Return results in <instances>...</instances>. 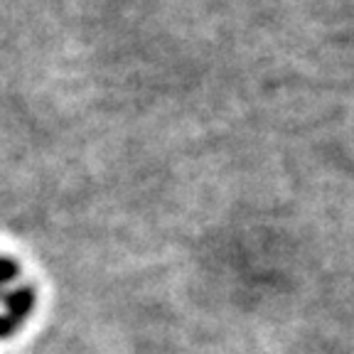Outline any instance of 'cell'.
Wrapping results in <instances>:
<instances>
[{"instance_id":"cell-1","label":"cell","mask_w":354,"mask_h":354,"mask_svg":"<svg viewBox=\"0 0 354 354\" xmlns=\"http://www.w3.org/2000/svg\"><path fill=\"white\" fill-rule=\"evenodd\" d=\"M0 298H3V305H6V313L17 325L28 320V315L35 308V290L30 286H20L15 290H10V293L0 295Z\"/></svg>"},{"instance_id":"cell-2","label":"cell","mask_w":354,"mask_h":354,"mask_svg":"<svg viewBox=\"0 0 354 354\" xmlns=\"http://www.w3.org/2000/svg\"><path fill=\"white\" fill-rule=\"evenodd\" d=\"M15 276H17V263H15V261L3 259V256H0V290H3V286H8V283H10Z\"/></svg>"},{"instance_id":"cell-3","label":"cell","mask_w":354,"mask_h":354,"mask_svg":"<svg viewBox=\"0 0 354 354\" xmlns=\"http://www.w3.org/2000/svg\"><path fill=\"white\" fill-rule=\"evenodd\" d=\"M17 327H20V325H17V322L12 320L8 313H6V315H0V339H8L12 332L17 330Z\"/></svg>"}]
</instances>
